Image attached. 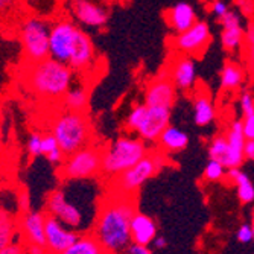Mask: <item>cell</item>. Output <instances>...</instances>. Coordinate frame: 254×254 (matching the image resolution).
<instances>
[{
	"mask_svg": "<svg viewBox=\"0 0 254 254\" xmlns=\"http://www.w3.org/2000/svg\"><path fill=\"white\" fill-rule=\"evenodd\" d=\"M135 215L132 195L116 192L98 209L93 235L108 254L124 253L131 241V219Z\"/></svg>",
	"mask_w": 254,
	"mask_h": 254,
	"instance_id": "obj_1",
	"label": "cell"
},
{
	"mask_svg": "<svg viewBox=\"0 0 254 254\" xmlns=\"http://www.w3.org/2000/svg\"><path fill=\"white\" fill-rule=\"evenodd\" d=\"M73 78L75 73L70 67L52 58L29 63L25 73L26 85L32 93L44 99H63L73 85Z\"/></svg>",
	"mask_w": 254,
	"mask_h": 254,
	"instance_id": "obj_2",
	"label": "cell"
},
{
	"mask_svg": "<svg viewBox=\"0 0 254 254\" xmlns=\"http://www.w3.org/2000/svg\"><path fill=\"white\" fill-rule=\"evenodd\" d=\"M51 134L57 138L61 151L65 155H70L90 145L91 124L84 113L64 110L54 118Z\"/></svg>",
	"mask_w": 254,
	"mask_h": 254,
	"instance_id": "obj_3",
	"label": "cell"
},
{
	"mask_svg": "<svg viewBox=\"0 0 254 254\" xmlns=\"http://www.w3.org/2000/svg\"><path fill=\"white\" fill-rule=\"evenodd\" d=\"M149 154L146 142L138 137L121 135L102 149V174L119 177Z\"/></svg>",
	"mask_w": 254,
	"mask_h": 254,
	"instance_id": "obj_4",
	"label": "cell"
},
{
	"mask_svg": "<svg viewBox=\"0 0 254 254\" xmlns=\"http://www.w3.org/2000/svg\"><path fill=\"white\" fill-rule=\"evenodd\" d=\"M51 26L40 17H28L21 23L20 41L28 63H40L49 58Z\"/></svg>",
	"mask_w": 254,
	"mask_h": 254,
	"instance_id": "obj_5",
	"label": "cell"
},
{
	"mask_svg": "<svg viewBox=\"0 0 254 254\" xmlns=\"http://www.w3.org/2000/svg\"><path fill=\"white\" fill-rule=\"evenodd\" d=\"M166 165V155L161 151H151L131 169L116 177V190L124 195H134L143 184L157 175Z\"/></svg>",
	"mask_w": 254,
	"mask_h": 254,
	"instance_id": "obj_6",
	"label": "cell"
},
{
	"mask_svg": "<svg viewBox=\"0 0 254 254\" xmlns=\"http://www.w3.org/2000/svg\"><path fill=\"white\" fill-rule=\"evenodd\" d=\"M102 172V149L87 145L82 149L65 155L61 165L63 180H88Z\"/></svg>",
	"mask_w": 254,
	"mask_h": 254,
	"instance_id": "obj_7",
	"label": "cell"
},
{
	"mask_svg": "<svg viewBox=\"0 0 254 254\" xmlns=\"http://www.w3.org/2000/svg\"><path fill=\"white\" fill-rule=\"evenodd\" d=\"M79 28L70 20H60L51 26L49 38V58L68 64L73 54Z\"/></svg>",
	"mask_w": 254,
	"mask_h": 254,
	"instance_id": "obj_8",
	"label": "cell"
},
{
	"mask_svg": "<svg viewBox=\"0 0 254 254\" xmlns=\"http://www.w3.org/2000/svg\"><path fill=\"white\" fill-rule=\"evenodd\" d=\"M212 40V31L209 23L204 20H198L192 28L181 34H175L172 40V46L181 55H201Z\"/></svg>",
	"mask_w": 254,
	"mask_h": 254,
	"instance_id": "obj_9",
	"label": "cell"
},
{
	"mask_svg": "<svg viewBox=\"0 0 254 254\" xmlns=\"http://www.w3.org/2000/svg\"><path fill=\"white\" fill-rule=\"evenodd\" d=\"M44 213L63 222L68 228H79L82 224V213L78 207L67 199L64 190L57 189L48 195Z\"/></svg>",
	"mask_w": 254,
	"mask_h": 254,
	"instance_id": "obj_10",
	"label": "cell"
},
{
	"mask_svg": "<svg viewBox=\"0 0 254 254\" xmlns=\"http://www.w3.org/2000/svg\"><path fill=\"white\" fill-rule=\"evenodd\" d=\"M171 125V108L165 107H148L145 118L137 128V137L146 143H154L158 140L168 127Z\"/></svg>",
	"mask_w": 254,
	"mask_h": 254,
	"instance_id": "obj_11",
	"label": "cell"
},
{
	"mask_svg": "<svg viewBox=\"0 0 254 254\" xmlns=\"http://www.w3.org/2000/svg\"><path fill=\"white\" fill-rule=\"evenodd\" d=\"M177 101V87L172 79L166 75V72H161L157 78H154L145 90V104L148 107H174Z\"/></svg>",
	"mask_w": 254,
	"mask_h": 254,
	"instance_id": "obj_12",
	"label": "cell"
},
{
	"mask_svg": "<svg viewBox=\"0 0 254 254\" xmlns=\"http://www.w3.org/2000/svg\"><path fill=\"white\" fill-rule=\"evenodd\" d=\"M18 236L26 247L46 248V213L26 212L18 219Z\"/></svg>",
	"mask_w": 254,
	"mask_h": 254,
	"instance_id": "obj_13",
	"label": "cell"
},
{
	"mask_svg": "<svg viewBox=\"0 0 254 254\" xmlns=\"http://www.w3.org/2000/svg\"><path fill=\"white\" fill-rule=\"evenodd\" d=\"M78 236L79 235L73 228H68L58 219L46 215V250L48 251L61 254L78 239Z\"/></svg>",
	"mask_w": 254,
	"mask_h": 254,
	"instance_id": "obj_14",
	"label": "cell"
},
{
	"mask_svg": "<svg viewBox=\"0 0 254 254\" xmlns=\"http://www.w3.org/2000/svg\"><path fill=\"white\" fill-rule=\"evenodd\" d=\"M72 12L81 25L91 29L104 28L110 18L108 11L91 0H72Z\"/></svg>",
	"mask_w": 254,
	"mask_h": 254,
	"instance_id": "obj_15",
	"label": "cell"
},
{
	"mask_svg": "<svg viewBox=\"0 0 254 254\" xmlns=\"http://www.w3.org/2000/svg\"><path fill=\"white\" fill-rule=\"evenodd\" d=\"M225 137L228 142V155L225 161V168L227 169L241 168L245 161L244 148L247 142V137L244 134V127H242V119H235L230 124L225 132Z\"/></svg>",
	"mask_w": 254,
	"mask_h": 254,
	"instance_id": "obj_16",
	"label": "cell"
},
{
	"mask_svg": "<svg viewBox=\"0 0 254 254\" xmlns=\"http://www.w3.org/2000/svg\"><path fill=\"white\" fill-rule=\"evenodd\" d=\"M198 68L193 57L181 55L175 58L171 68V79L175 84L177 90L181 91H192L196 85Z\"/></svg>",
	"mask_w": 254,
	"mask_h": 254,
	"instance_id": "obj_17",
	"label": "cell"
},
{
	"mask_svg": "<svg viewBox=\"0 0 254 254\" xmlns=\"http://www.w3.org/2000/svg\"><path fill=\"white\" fill-rule=\"evenodd\" d=\"M72 68L73 72H79L84 73L87 72L90 67L95 65V46L93 41L88 37L87 32H84L82 29H79L78 37H76V43L73 48V54L72 58L67 64Z\"/></svg>",
	"mask_w": 254,
	"mask_h": 254,
	"instance_id": "obj_18",
	"label": "cell"
},
{
	"mask_svg": "<svg viewBox=\"0 0 254 254\" xmlns=\"http://www.w3.org/2000/svg\"><path fill=\"white\" fill-rule=\"evenodd\" d=\"M165 18H166L168 26L175 34H181L184 31H188L198 21L196 11L193 5H190L189 2H178L169 9H166Z\"/></svg>",
	"mask_w": 254,
	"mask_h": 254,
	"instance_id": "obj_19",
	"label": "cell"
},
{
	"mask_svg": "<svg viewBox=\"0 0 254 254\" xmlns=\"http://www.w3.org/2000/svg\"><path fill=\"white\" fill-rule=\"evenodd\" d=\"M157 238V224L145 213H138L131 219V241L140 245H151Z\"/></svg>",
	"mask_w": 254,
	"mask_h": 254,
	"instance_id": "obj_20",
	"label": "cell"
},
{
	"mask_svg": "<svg viewBox=\"0 0 254 254\" xmlns=\"http://www.w3.org/2000/svg\"><path fill=\"white\" fill-rule=\"evenodd\" d=\"M192 108H193V122L196 127L204 128L215 122L216 108H215L213 101L205 91H201V93H196L193 96Z\"/></svg>",
	"mask_w": 254,
	"mask_h": 254,
	"instance_id": "obj_21",
	"label": "cell"
},
{
	"mask_svg": "<svg viewBox=\"0 0 254 254\" xmlns=\"http://www.w3.org/2000/svg\"><path fill=\"white\" fill-rule=\"evenodd\" d=\"M157 142L163 152H181L189 146V134L178 127L169 125Z\"/></svg>",
	"mask_w": 254,
	"mask_h": 254,
	"instance_id": "obj_22",
	"label": "cell"
},
{
	"mask_svg": "<svg viewBox=\"0 0 254 254\" xmlns=\"http://www.w3.org/2000/svg\"><path fill=\"white\" fill-rule=\"evenodd\" d=\"M219 82H221V90L224 91H235L241 88L245 82V70L242 65H239L236 61L227 60L221 68L219 75Z\"/></svg>",
	"mask_w": 254,
	"mask_h": 254,
	"instance_id": "obj_23",
	"label": "cell"
},
{
	"mask_svg": "<svg viewBox=\"0 0 254 254\" xmlns=\"http://www.w3.org/2000/svg\"><path fill=\"white\" fill-rule=\"evenodd\" d=\"M227 177L228 180H232V183L236 186V193L242 204L254 202V184L250 180V177L244 171H241V168L228 169Z\"/></svg>",
	"mask_w": 254,
	"mask_h": 254,
	"instance_id": "obj_24",
	"label": "cell"
},
{
	"mask_svg": "<svg viewBox=\"0 0 254 254\" xmlns=\"http://www.w3.org/2000/svg\"><path fill=\"white\" fill-rule=\"evenodd\" d=\"M61 254H108L93 235L78 236V239Z\"/></svg>",
	"mask_w": 254,
	"mask_h": 254,
	"instance_id": "obj_25",
	"label": "cell"
},
{
	"mask_svg": "<svg viewBox=\"0 0 254 254\" xmlns=\"http://www.w3.org/2000/svg\"><path fill=\"white\" fill-rule=\"evenodd\" d=\"M63 104H64L65 110L84 113V110L88 105V90H87V87L82 84L70 87L63 98Z\"/></svg>",
	"mask_w": 254,
	"mask_h": 254,
	"instance_id": "obj_26",
	"label": "cell"
},
{
	"mask_svg": "<svg viewBox=\"0 0 254 254\" xmlns=\"http://www.w3.org/2000/svg\"><path fill=\"white\" fill-rule=\"evenodd\" d=\"M17 235H18V222L0 204V248L12 244Z\"/></svg>",
	"mask_w": 254,
	"mask_h": 254,
	"instance_id": "obj_27",
	"label": "cell"
},
{
	"mask_svg": "<svg viewBox=\"0 0 254 254\" xmlns=\"http://www.w3.org/2000/svg\"><path fill=\"white\" fill-rule=\"evenodd\" d=\"M244 37H245L244 25L222 28V31H221V44H222L224 51H227L230 54L238 52L244 46Z\"/></svg>",
	"mask_w": 254,
	"mask_h": 254,
	"instance_id": "obj_28",
	"label": "cell"
},
{
	"mask_svg": "<svg viewBox=\"0 0 254 254\" xmlns=\"http://www.w3.org/2000/svg\"><path fill=\"white\" fill-rule=\"evenodd\" d=\"M43 155L48 158L49 163L52 165H63L65 160V154L61 151L57 138L49 132L43 135Z\"/></svg>",
	"mask_w": 254,
	"mask_h": 254,
	"instance_id": "obj_29",
	"label": "cell"
},
{
	"mask_svg": "<svg viewBox=\"0 0 254 254\" xmlns=\"http://www.w3.org/2000/svg\"><path fill=\"white\" fill-rule=\"evenodd\" d=\"M227 155H228V142L225 134H216L210 143H209V157L213 160H218L225 166L227 161Z\"/></svg>",
	"mask_w": 254,
	"mask_h": 254,
	"instance_id": "obj_30",
	"label": "cell"
},
{
	"mask_svg": "<svg viewBox=\"0 0 254 254\" xmlns=\"http://www.w3.org/2000/svg\"><path fill=\"white\" fill-rule=\"evenodd\" d=\"M148 111V105L145 102H138V104H134L131 107V110L128 111L127 114V119H125V128L128 131H137V128L140 127L145 114Z\"/></svg>",
	"mask_w": 254,
	"mask_h": 254,
	"instance_id": "obj_31",
	"label": "cell"
},
{
	"mask_svg": "<svg viewBox=\"0 0 254 254\" xmlns=\"http://www.w3.org/2000/svg\"><path fill=\"white\" fill-rule=\"evenodd\" d=\"M227 168L221 163V161L218 160H213L210 158L209 161H207V165L204 168V178L207 181H221L227 177Z\"/></svg>",
	"mask_w": 254,
	"mask_h": 254,
	"instance_id": "obj_32",
	"label": "cell"
},
{
	"mask_svg": "<svg viewBox=\"0 0 254 254\" xmlns=\"http://www.w3.org/2000/svg\"><path fill=\"white\" fill-rule=\"evenodd\" d=\"M244 46H245V58L247 63L254 67V21H250L245 28V37H244Z\"/></svg>",
	"mask_w": 254,
	"mask_h": 254,
	"instance_id": "obj_33",
	"label": "cell"
},
{
	"mask_svg": "<svg viewBox=\"0 0 254 254\" xmlns=\"http://www.w3.org/2000/svg\"><path fill=\"white\" fill-rule=\"evenodd\" d=\"M26 149H28V154L34 158L43 155V135L40 132H32L29 135Z\"/></svg>",
	"mask_w": 254,
	"mask_h": 254,
	"instance_id": "obj_34",
	"label": "cell"
},
{
	"mask_svg": "<svg viewBox=\"0 0 254 254\" xmlns=\"http://www.w3.org/2000/svg\"><path fill=\"white\" fill-rule=\"evenodd\" d=\"M239 108L242 116H248V114L254 113V95L251 91H242L239 96Z\"/></svg>",
	"mask_w": 254,
	"mask_h": 254,
	"instance_id": "obj_35",
	"label": "cell"
},
{
	"mask_svg": "<svg viewBox=\"0 0 254 254\" xmlns=\"http://www.w3.org/2000/svg\"><path fill=\"white\" fill-rule=\"evenodd\" d=\"M219 23L222 28H230V26H241L242 25V15L238 11L230 9L224 17L219 18Z\"/></svg>",
	"mask_w": 254,
	"mask_h": 254,
	"instance_id": "obj_36",
	"label": "cell"
},
{
	"mask_svg": "<svg viewBox=\"0 0 254 254\" xmlns=\"http://www.w3.org/2000/svg\"><path fill=\"white\" fill-rule=\"evenodd\" d=\"M236 239L241 242V244H251L254 241V236H253V228H251V224H242L239 225L238 232H236Z\"/></svg>",
	"mask_w": 254,
	"mask_h": 254,
	"instance_id": "obj_37",
	"label": "cell"
},
{
	"mask_svg": "<svg viewBox=\"0 0 254 254\" xmlns=\"http://www.w3.org/2000/svg\"><path fill=\"white\" fill-rule=\"evenodd\" d=\"M0 254H29L28 253V247L23 244L21 241L20 242H12L3 248H0Z\"/></svg>",
	"mask_w": 254,
	"mask_h": 254,
	"instance_id": "obj_38",
	"label": "cell"
},
{
	"mask_svg": "<svg viewBox=\"0 0 254 254\" xmlns=\"http://www.w3.org/2000/svg\"><path fill=\"white\" fill-rule=\"evenodd\" d=\"M230 11V6L225 0H215L213 3H210V12L219 20L221 17H224L227 12Z\"/></svg>",
	"mask_w": 254,
	"mask_h": 254,
	"instance_id": "obj_39",
	"label": "cell"
},
{
	"mask_svg": "<svg viewBox=\"0 0 254 254\" xmlns=\"http://www.w3.org/2000/svg\"><path fill=\"white\" fill-rule=\"evenodd\" d=\"M242 127H244V134L247 140H254V113L244 116L242 119Z\"/></svg>",
	"mask_w": 254,
	"mask_h": 254,
	"instance_id": "obj_40",
	"label": "cell"
},
{
	"mask_svg": "<svg viewBox=\"0 0 254 254\" xmlns=\"http://www.w3.org/2000/svg\"><path fill=\"white\" fill-rule=\"evenodd\" d=\"M125 254H154V253L148 245H140V244L131 242L128 245V248L125 250Z\"/></svg>",
	"mask_w": 254,
	"mask_h": 254,
	"instance_id": "obj_41",
	"label": "cell"
},
{
	"mask_svg": "<svg viewBox=\"0 0 254 254\" xmlns=\"http://www.w3.org/2000/svg\"><path fill=\"white\" fill-rule=\"evenodd\" d=\"M244 157H245V160L254 161V140H247V142H245Z\"/></svg>",
	"mask_w": 254,
	"mask_h": 254,
	"instance_id": "obj_42",
	"label": "cell"
},
{
	"mask_svg": "<svg viewBox=\"0 0 254 254\" xmlns=\"http://www.w3.org/2000/svg\"><path fill=\"white\" fill-rule=\"evenodd\" d=\"M151 245H152L155 250H163V248L168 247V241H166L165 236H158V235H157V238L154 239V242H152Z\"/></svg>",
	"mask_w": 254,
	"mask_h": 254,
	"instance_id": "obj_43",
	"label": "cell"
},
{
	"mask_svg": "<svg viewBox=\"0 0 254 254\" xmlns=\"http://www.w3.org/2000/svg\"><path fill=\"white\" fill-rule=\"evenodd\" d=\"M14 2L15 0H0V15L8 12L11 9V6L14 5Z\"/></svg>",
	"mask_w": 254,
	"mask_h": 254,
	"instance_id": "obj_44",
	"label": "cell"
},
{
	"mask_svg": "<svg viewBox=\"0 0 254 254\" xmlns=\"http://www.w3.org/2000/svg\"><path fill=\"white\" fill-rule=\"evenodd\" d=\"M37 254H54V253H51V251H48L46 248H43V250H41V251H38Z\"/></svg>",
	"mask_w": 254,
	"mask_h": 254,
	"instance_id": "obj_45",
	"label": "cell"
},
{
	"mask_svg": "<svg viewBox=\"0 0 254 254\" xmlns=\"http://www.w3.org/2000/svg\"><path fill=\"white\" fill-rule=\"evenodd\" d=\"M199 2H201V3H213L215 0H199Z\"/></svg>",
	"mask_w": 254,
	"mask_h": 254,
	"instance_id": "obj_46",
	"label": "cell"
},
{
	"mask_svg": "<svg viewBox=\"0 0 254 254\" xmlns=\"http://www.w3.org/2000/svg\"><path fill=\"white\" fill-rule=\"evenodd\" d=\"M251 228H253V236H254V213H253V221H251ZM254 242V241H253Z\"/></svg>",
	"mask_w": 254,
	"mask_h": 254,
	"instance_id": "obj_47",
	"label": "cell"
}]
</instances>
